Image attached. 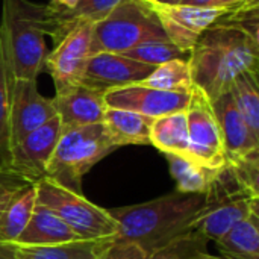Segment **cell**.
I'll use <instances>...</instances> for the list:
<instances>
[{
    "mask_svg": "<svg viewBox=\"0 0 259 259\" xmlns=\"http://www.w3.org/2000/svg\"><path fill=\"white\" fill-rule=\"evenodd\" d=\"M188 62L194 87L212 102L240 74L258 71L259 41L238 27L212 24L199 35Z\"/></svg>",
    "mask_w": 259,
    "mask_h": 259,
    "instance_id": "obj_1",
    "label": "cell"
},
{
    "mask_svg": "<svg viewBox=\"0 0 259 259\" xmlns=\"http://www.w3.org/2000/svg\"><path fill=\"white\" fill-rule=\"evenodd\" d=\"M205 206V194L170 193L146 203L109 209L118 223L117 240L138 244L149 256L190 231Z\"/></svg>",
    "mask_w": 259,
    "mask_h": 259,
    "instance_id": "obj_2",
    "label": "cell"
},
{
    "mask_svg": "<svg viewBox=\"0 0 259 259\" xmlns=\"http://www.w3.org/2000/svg\"><path fill=\"white\" fill-rule=\"evenodd\" d=\"M46 5L3 0L0 47L8 79H36L47 56L44 33Z\"/></svg>",
    "mask_w": 259,
    "mask_h": 259,
    "instance_id": "obj_3",
    "label": "cell"
},
{
    "mask_svg": "<svg viewBox=\"0 0 259 259\" xmlns=\"http://www.w3.org/2000/svg\"><path fill=\"white\" fill-rule=\"evenodd\" d=\"M258 199L259 193L249 188L226 162L212 179L205 193V206L190 228L206 241H217L238 222L258 211Z\"/></svg>",
    "mask_w": 259,
    "mask_h": 259,
    "instance_id": "obj_4",
    "label": "cell"
},
{
    "mask_svg": "<svg viewBox=\"0 0 259 259\" xmlns=\"http://www.w3.org/2000/svg\"><path fill=\"white\" fill-rule=\"evenodd\" d=\"M118 149L103 123L62 129L46 176L61 185L80 191L82 178L102 158Z\"/></svg>",
    "mask_w": 259,
    "mask_h": 259,
    "instance_id": "obj_5",
    "label": "cell"
},
{
    "mask_svg": "<svg viewBox=\"0 0 259 259\" xmlns=\"http://www.w3.org/2000/svg\"><path fill=\"white\" fill-rule=\"evenodd\" d=\"M153 39H168L153 8L143 0H121L93 26L90 56L102 52L126 53Z\"/></svg>",
    "mask_w": 259,
    "mask_h": 259,
    "instance_id": "obj_6",
    "label": "cell"
},
{
    "mask_svg": "<svg viewBox=\"0 0 259 259\" xmlns=\"http://www.w3.org/2000/svg\"><path fill=\"white\" fill-rule=\"evenodd\" d=\"M36 203L55 212L80 240L115 238L118 223L109 209L90 202L82 193L44 176L35 182Z\"/></svg>",
    "mask_w": 259,
    "mask_h": 259,
    "instance_id": "obj_7",
    "label": "cell"
},
{
    "mask_svg": "<svg viewBox=\"0 0 259 259\" xmlns=\"http://www.w3.org/2000/svg\"><path fill=\"white\" fill-rule=\"evenodd\" d=\"M185 114L190 141L188 156L206 167L222 168L228 159L220 127L211 100L196 87L191 91Z\"/></svg>",
    "mask_w": 259,
    "mask_h": 259,
    "instance_id": "obj_8",
    "label": "cell"
},
{
    "mask_svg": "<svg viewBox=\"0 0 259 259\" xmlns=\"http://www.w3.org/2000/svg\"><path fill=\"white\" fill-rule=\"evenodd\" d=\"M8 87L11 141L14 147L27 134L56 117V111L53 100L38 91L36 79H8Z\"/></svg>",
    "mask_w": 259,
    "mask_h": 259,
    "instance_id": "obj_9",
    "label": "cell"
},
{
    "mask_svg": "<svg viewBox=\"0 0 259 259\" xmlns=\"http://www.w3.org/2000/svg\"><path fill=\"white\" fill-rule=\"evenodd\" d=\"M147 3L158 15L167 38L187 53L191 52L203 30L211 27L220 17L234 8H200L190 5L167 6L155 2Z\"/></svg>",
    "mask_w": 259,
    "mask_h": 259,
    "instance_id": "obj_10",
    "label": "cell"
},
{
    "mask_svg": "<svg viewBox=\"0 0 259 259\" xmlns=\"http://www.w3.org/2000/svg\"><path fill=\"white\" fill-rule=\"evenodd\" d=\"M190 97L191 93L162 91L141 82L112 88L103 94L106 108L134 111L152 118L185 111L190 103Z\"/></svg>",
    "mask_w": 259,
    "mask_h": 259,
    "instance_id": "obj_11",
    "label": "cell"
},
{
    "mask_svg": "<svg viewBox=\"0 0 259 259\" xmlns=\"http://www.w3.org/2000/svg\"><path fill=\"white\" fill-rule=\"evenodd\" d=\"M93 26L94 24L79 26L58 42L53 52L47 53L44 65L53 79L56 93L80 83L90 58Z\"/></svg>",
    "mask_w": 259,
    "mask_h": 259,
    "instance_id": "obj_12",
    "label": "cell"
},
{
    "mask_svg": "<svg viewBox=\"0 0 259 259\" xmlns=\"http://www.w3.org/2000/svg\"><path fill=\"white\" fill-rule=\"evenodd\" d=\"M156 67L138 62L123 53H96L88 58L80 85L106 93L112 88H120L146 80Z\"/></svg>",
    "mask_w": 259,
    "mask_h": 259,
    "instance_id": "obj_13",
    "label": "cell"
},
{
    "mask_svg": "<svg viewBox=\"0 0 259 259\" xmlns=\"http://www.w3.org/2000/svg\"><path fill=\"white\" fill-rule=\"evenodd\" d=\"M61 132L62 124L59 117L56 115L42 126L27 134L12 147L11 170L17 171L33 184L44 178Z\"/></svg>",
    "mask_w": 259,
    "mask_h": 259,
    "instance_id": "obj_14",
    "label": "cell"
},
{
    "mask_svg": "<svg viewBox=\"0 0 259 259\" xmlns=\"http://www.w3.org/2000/svg\"><path fill=\"white\" fill-rule=\"evenodd\" d=\"M103 94L80 83L56 93L52 100L62 129L103 123L106 111Z\"/></svg>",
    "mask_w": 259,
    "mask_h": 259,
    "instance_id": "obj_15",
    "label": "cell"
},
{
    "mask_svg": "<svg viewBox=\"0 0 259 259\" xmlns=\"http://www.w3.org/2000/svg\"><path fill=\"white\" fill-rule=\"evenodd\" d=\"M121 0H77L71 8L46 5L44 33L52 36L55 46L71 30L83 24H96L103 20Z\"/></svg>",
    "mask_w": 259,
    "mask_h": 259,
    "instance_id": "obj_16",
    "label": "cell"
},
{
    "mask_svg": "<svg viewBox=\"0 0 259 259\" xmlns=\"http://www.w3.org/2000/svg\"><path fill=\"white\" fill-rule=\"evenodd\" d=\"M215 114L228 161H237L259 150V138L252 134L241 117L231 93H225L211 102Z\"/></svg>",
    "mask_w": 259,
    "mask_h": 259,
    "instance_id": "obj_17",
    "label": "cell"
},
{
    "mask_svg": "<svg viewBox=\"0 0 259 259\" xmlns=\"http://www.w3.org/2000/svg\"><path fill=\"white\" fill-rule=\"evenodd\" d=\"M79 240L77 235L50 209L36 203L33 214L14 243L15 246H49Z\"/></svg>",
    "mask_w": 259,
    "mask_h": 259,
    "instance_id": "obj_18",
    "label": "cell"
},
{
    "mask_svg": "<svg viewBox=\"0 0 259 259\" xmlns=\"http://www.w3.org/2000/svg\"><path fill=\"white\" fill-rule=\"evenodd\" d=\"M152 117L126 111L106 108L103 124L117 147L131 144H150V129L153 124Z\"/></svg>",
    "mask_w": 259,
    "mask_h": 259,
    "instance_id": "obj_19",
    "label": "cell"
},
{
    "mask_svg": "<svg viewBox=\"0 0 259 259\" xmlns=\"http://www.w3.org/2000/svg\"><path fill=\"white\" fill-rule=\"evenodd\" d=\"M112 240L79 238L49 246H15L17 259H99Z\"/></svg>",
    "mask_w": 259,
    "mask_h": 259,
    "instance_id": "obj_20",
    "label": "cell"
},
{
    "mask_svg": "<svg viewBox=\"0 0 259 259\" xmlns=\"http://www.w3.org/2000/svg\"><path fill=\"white\" fill-rule=\"evenodd\" d=\"M215 243L222 256L229 259H259L258 211L238 222Z\"/></svg>",
    "mask_w": 259,
    "mask_h": 259,
    "instance_id": "obj_21",
    "label": "cell"
},
{
    "mask_svg": "<svg viewBox=\"0 0 259 259\" xmlns=\"http://www.w3.org/2000/svg\"><path fill=\"white\" fill-rule=\"evenodd\" d=\"M150 144L159 152L188 156V126L185 111L167 114L153 120L150 129Z\"/></svg>",
    "mask_w": 259,
    "mask_h": 259,
    "instance_id": "obj_22",
    "label": "cell"
},
{
    "mask_svg": "<svg viewBox=\"0 0 259 259\" xmlns=\"http://www.w3.org/2000/svg\"><path fill=\"white\" fill-rule=\"evenodd\" d=\"M165 158L168 161L171 178L178 185L176 191L179 193L205 194L219 171V168L206 167L190 156L165 153Z\"/></svg>",
    "mask_w": 259,
    "mask_h": 259,
    "instance_id": "obj_23",
    "label": "cell"
},
{
    "mask_svg": "<svg viewBox=\"0 0 259 259\" xmlns=\"http://www.w3.org/2000/svg\"><path fill=\"white\" fill-rule=\"evenodd\" d=\"M36 206L35 184L14 197L0 214V241L14 244L26 229Z\"/></svg>",
    "mask_w": 259,
    "mask_h": 259,
    "instance_id": "obj_24",
    "label": "cell"
},
{
    "mask_svg": "<svg viewBox=\"0 0 259 259\" xmlns=\"http://www.w3.org/2000/svg\"><path fill=\"white\" fill-rule=\"evenodd\" d=\"M241 117L259 138V83L258 71H246L240 74L229 90Z\"/></svg>",
    "mask_w": 259,
    "mask_h": 259,
    "instance_id": "obj_25",
    "label": "cell"
},
{
    "mask_svg": "<svg viewBox=\"0 0 259 259\" xmlns=\"http://www.w3.org/2000/svg\"><path fill=\"white\" fill-rule=\"evenodd\" d=\"M141 83L171 93H191L194 90L188 59H173L158 65Z\"/></svg>",
    "mask_w": 259,
    "mask_h": 259,
    "instance_id": "obj_26",
    "label": "cell"
},
{
    "mask_svg": "<svg viewBox=\"0 0 259 259\" xmlns=\"http://www.w3.org/2000/svg\"><path fill=\"white\" fill-rule=\"evenodd\" d=\"M206 244L208 241L190 228L188 232L178 237L149 259H229L222 255H211L206 249Z\"/></svg>",
    "mask_w": 259,
    "mask_h": 259,
    "instance_id": "obj_27",
    "label": "cell"
},
{
    "mask_svg": "<svg viewBox=\"0 0 259 259\" xmlns=\"http://www.w3.org/2000/svg\"><path fill=\"white\" fill-rule=\"evenodd\" d=\"M123 55H126L131 59H135L138 62L153 65V67H158V65L173 61V59H190V53L181 50L170 39L146 41V42H141V44L135 46L134 49L127 50Z\"/></svg>",
    "mask_w": 259,
    "mask_h": 259,
    "instance_id": "obj_28",
    "label": "cell"
},
{
    "mask_svg": "<svg viewBox=\"0 0 259 259\" xmlns=\"http://www.w3.org/2000/svg\"><path fill=\"white\" fill-rule=\"evenodd\" d=\"M11 121H9V87L8 70L0 47V170H11Z\"/></svg>",
    "mask_w": 259,
    "mask_h": 259,
    "instance_id": "obj_29",
    "label": "cell"
},
{
    "mask_svg": "<svg viewBox=\"0 0 259 259\" xmlns=\"http://www.w3.org/2000/svg\"><path fill=\"white\" fill-rule=\"evenodd\" d=\"M33 185L29 179L23 178L14 170H0V214L21 191Z\"/></svg>",
    "mask_w": 259,
    "mask_h": 259,
    "instance_id": "obj_30",
    "label": "cell"
},
{
    "mask_svg": "<svg viewBox=\"0 0 259 259\" xmlns=\"http://www.w3.org/2000/svg\"><path fill=\"white\" fill-rule=\"evenodd\" d=\"M150 256L135 243L114 238L99 259H149Z\"/></svg>",
    "mask_w": 259,
    "mask_h": 259,
    "instance_id": "obj_31",
    "label": "cell"
},
{
    "mask_svg": "<svg viewBox=\"0 0 259 259\" xmlns=\"http://www.w3.org/2000/svg\"><path fill=\"white\" fill-rule=\"evenodd\" d=\"M244 0H184L181 5L200 6V8H232Z\"/></svg>",
    "mask_w": 259,
    "mask_h": 259,
    "instance_id": "obj_32",
    "label": "cell"
},
{
    "mask_svg": "<svg viewBox=\"0 0 259 259\" xmlns=\"http://www.w3.org/2000/svg\"><path fill=\"white\" fill-rule=\"evenodd\" d=\"M0 259H17V247H15V244L2 243L0 241Z\"/></svg>",
    "mask_w": 259,
    "mask_h": 259,
    "instance_id": "obj_33",
    "label": "cell"
},
{
    "mask_svg": "<svg viewBox=\"0 0 259 259\" xmlns=\"http://www.w3.org/2000/svg\"><path fill=\"white\" fill-rule=\"evenodd\" d=\"M77 3V0H50V5L61 6V8H71Z\"/></svg>",
    "mask_w": 259,
    "mask_h": 259,
    "instance_id": "obj_34",
    "label": "cell"
},
{
    "mask_svg": "<svg viewBox=\"0 0 259 259\" xmlns=\"http://www.w3.org/2000/svg\"><path fill=\"white\" fill-rule=\"evenodd\" d=\"M155 3H159V5H167V6H175V5H181L184 0H153Z\"/></svg>",
    "mask_w": 259,
    "mask_h": 259,
    "instance_id": "obj_35",
    "label": "cell"
},
{
    "mask_svg": "<svg viewBox=\"0 0 259 259\" xmlns=\"http://www.w3.org/2000/svg\"><path fill=\"white\" fill-rule=\"evenodd\" d=\"M143 2H153V0H143Z\"/></svg>",
    "mask_w": 259,
    "mask_h": 259,
    "instance_id": "obj_36",
    "label": "cell"
}]
</instances>
